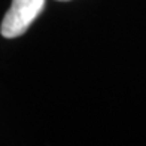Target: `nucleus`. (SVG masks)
<instances>
[{
    "mask_svg": "<svg viewBox=\"0 0 146 146\" xmlns=\"http://www.w3.org/2000/svg\"><path fill=\"white\" fill-rule=\"evenodd\" d=\"M43 6L45 0H12L11 8L2 21V36L14 39L24 35L42 12Z\"/></svg>",
    "mask_w": 146,
    "mask_h": 146,
    "instance_id": "nucleus-1",
    "label": "nucleus"
},
{
    "mask_svg": "<svg viewBox=\"0 0 146 146\" xmlns=\"http://www.w3.org/2000/svg\"><path fill=\"white\" fill-rule=\"evenodd\" d=\"M58 2H69V0H58Z\"/></svg>",
    "mask_w": 146,
    "mask_h": 146,
    "instance_id": "nucleus-2",
    "label": "nucleus"
}]
</instances>
